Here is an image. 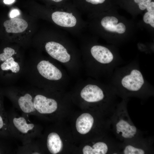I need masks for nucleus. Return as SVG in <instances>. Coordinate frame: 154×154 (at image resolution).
Returning <instances> with one entry per match:
<instances>
[{
    "mask_svg": "<svg viewBox=\"0 0 154 154\" xmlns=\"http://www.w3.org/2000/svg\"><path fill=\"white\" fill-rule=\"evenodd\" d=\"M9 133L7 116L0 114V137H5Z\"/></svg>",
    "mask_w": 154,
    "mask_h": 154,
    "instance_id": "16",
    "label": "nucleus"
},
{
    "mask_svg": "<svg viewBox=\"0 0 154 154\" xmlns=\"http://www.w3.org/2000/svg\"><path fill=\"white\" fill-rule=\"evenodd\" d=\"M143 20L145 23L149 24L152 27H154V14L147 12L143 16Z\"/></svg>",
    "mask_w": 154,
    "mask_h": 154,
    "instance_id": "19",
    "label": "nucleus"
},
{
    "mask_svg": "<svg viewBox=\"0 0 154 154\" xmlns=\"http://www.w3.org/2000/svg\"><path fill=\"white\" fill-rule=\"evenodd\" d=\"M148 12L153 14H154V2H151L148 5L147 8Z\"/></svg>",
    "mask_w": 154,
    "mask_h": 154,
    "instance_id": "24",
    "label": "nucleus"
},
{
    "mask_svg": "<svg viewBox=\"0 0 154 154\" xmlns=\"http://www.w3.org/2000/svg\"><path fill=\"white\" fill-rule=\"evenodd\" d=\"M2 92L0 91V114L5 115L7 114L5 111L3 105Z\"/></svg>",
    "mask_w": 154,
    "mask_h": 154,
    "instance_id": "23",
    "label": "nucleus"
},
{
    "mask_svg": "<svg viewBox=\"0 0 154 154\" xmlns=\"http://www.w3.org/2000/svg\"><path fill=\"white\" fill-rule=\"evenodd\" d=\"M105 0H86L87 2L94 5L102 3L104 2Z\"/></svg>",
    "mask_w": 154,
    "mask_h": 154,
    "instance_id": "26",
    "label": "nucleus"
},
{
    "mask_svg": "<svg viewBox=\"0 0 154 154\" xmlns=\"http://www.w3.org/2000/svg\"><path fill=\"white\" fill-rule=\"evenodd\" d=\"M15 0H4V3L6 4H10L14 2Z\"/></svg>",
    "mask_w": 154,
    "mask_h": 154,
    "instance_id": "27",
    "label": "nucleus"
},
{
    "mask_svg": "<svg viewBox=\"0 0 154 154\" xmlns=\"http://www.w3.org/2000/svg\"><path fill=\"white\" fill-rule=\"evenodd\" d=\"M82 98L89 102H95L102 100L104 95L102 90L97 85L88 84L82 89L80 93Z\"/></svg>",
    "mask_w": 154,
    "mask_h": 154,
    "instance_id": "5",
    "label": "nucleus"
},
{
    "mask_svg": "<svg viewBox=\"0 0 154 154\" xmlns=\"http://www.w3.org/2000/svg\"><path fill=\"white\" fill-rule=\"evenodd\" d=\"M94 122V118L90 114H82L76 120V126L77 131L82 134H86L91 129Z\"/></svg>",
    "mask_w": 154,
    "mask_h": 154,
    "instance_id": "11",
    "label": "nucleus"
},
{
    "mask_svg": "<svg viewBox=\"0 0 154 154\" xmlns=\"http://www.w3.org/2000/svg\"><path fill=\"white\" fill-rule=\"evenodd\" d=\"M118 22V19L114 17H106L101 20L102 27L107 31L115 32V27Z\"/></svg>",
    "mask_w": 154,
    "mask_h": 154,
    "instance_id": "15",
    "label": "nucleus"
},
{
    "mask_svg": "<svg viewBox=\"0 0 154 154\" xmlns=\"http://www.w3.org/2000/svg\"><path fill=\"white\" fill-rule=\"evenodd\" d=\"M63 143L59 135L56 133L52 132L48 135L47 146L49 152L53 154L60 152L63 147Z\"/></svg>",
    "mask_w": 154,
    "mask_h": 154,
    "instance_id": "12",
    "label": "nucleus"
},
{
    "mask_svg": "<svg viewBox=\"0 0 154 154\" xmlns=\"http://www.w3.org/2000/svg\"><path fill=\"white\" fill-rule=\"evenodd\" d=\"M15 53V51L13 49L9 47L5 48L3 52L0 54V62L10 58Z\"/></svg>",
    "mask_w": 154,
    "mask_h": 154,
    "instance_id": "17",
    "label": "nucleus"
},
{
    "mask_svg": "<svg viewBox=\"0 0 154 154\" xmlns=\"http://www.w3.org/2000/svg\"><path fill=\"white\" fill-rule=\"evenodd\" d=\"M33 104L37 112L42 114L52 113L56 110L58 107L55 100L40 94L34 96Z\"/></svg>",
    "mask_w": 154,
    "mask_h": 154,
    "instance_id": "2",
    "label": "nucleus"
},
{
    "mask_svg": "<svg viewBox=\"0 0 154 154\" xmlns=\"http://www.w3.org/2000/svg\"><path fill=\"white\" fill-rule=\"evenodd\" d=\"M56 2H58L61 1L62 0H51Z\"/></svg>",
    "mask_w": 154,
    "mask_h": 154,
    "instance_id": "28",
    "label": "nucleus"
},
{
    "mask_svg": "<svg viewBox=\"0 0 154 154\" xmlns=\"http://www.w3.org/2000/svg\"><path fill=\"white\" fill-rule=\"evenodd\" d=\"M91 52L93 57L102 64L110 63L114 59V56L112 52L108 48L102 46H93L91 49Z\"/></svg>",
    "mask_w": 154,
    "mask_h": 154,
    "instance_id": "7",
    "label": "nucleus"
},
{
    "mask_svg": "<svg viewBox=\"0 0 154 154\" xmlns=\"http://www.w3.org/2000/svg\"><path fill=\"white\" fill-rule=\"evenodd\" d=\"M125 154H144V151L142 149L136 148L131 145L127 146L123 151Z\"/></svg>",
    "mask_w": 154,
    "mask_h": 154,
    "instance_id": "18",
    "label": "nucleus"
},
{
    "mask_svg": "<svg viewBox=\"0 0 154 154\" xmlns=\"http://www.w3.org/2000/svg\"><path fill=\"white\" fill-rule=\"evenodd\" d=\"M52 18L56 24L63 27H73L76 23V19L72 13L56 11L52 14Z\"/></svg>",
    "mask_w": 154,
    "mask_h": 154,
    "instance_id": "8",
    "label": "nucleus"
},
{
    "mask_svg": "<svg viewBox=\"0 0 154 154\" xmlns=\"http://www.w3.org/2000/svg\"><path fill=\"white\" fill-rule=\"evenodd\" d=\"M6 31L8 33H18L23 32L28 26L25 20L20 18H13L7 20L3 23Z\"/></svg>",
    "mask_w": 154,
    "mask_h": 154,
    "instance_id": "10",
    "label": "nucleus"
},
{
    "mask_svg": "<svg viewBox=\"0 0 154 154\" xmlns=\"http://www.w3.org/2000/svg\"><path fill=\"white\" fill-rule=\"evenodd\" d=\"M9 124H13L15 129L19 134L23 135H28L33 131L35 125L33 123H28L23 117H15L12 119L7 116Z\"/></svg>",
    "mask_w": 154,
    "mask_h": 154,
    "instance_id": "6",
    "label": "nucleus"
},
{
    "mask_svg": "<svg viewBox=\"0 0 154 154\" xmlns=\"http://www.w3.org/2000/svg\"><path fill=\"white\" fill-rule=\"evenodd\" d=\"M20 69L19 63L15 60L12 56L0 62V71L2 72L11 71L13 73L18 72Z\"/></svg>",
    "mask_w": 154,
    "mask_h": 154,
    "instance_id": "13",
    "label": "nucleus"
},
{
    "mask_svg": "<svg viewBox=\"0 0 154 154\" xmlns=\"http://www.w3.org/2000/svg\"><path fill=\"white\" fill-rule=\"evenodd\" d=\"M20 14L19 11L17 9H13L12 10L10 14V16L11 18H14Z\"/></svg>",
    "mask_w": 154,
    "mask_h": 154,
    "instance_id": "25",
    "label": "nucleus"
},
{
    "mask_svg": "<svg viewBox=\"0 0 154 154\" xmlns=\"http://www.w3.org/2000/svg\"><path fill=\"white\" fill-rule=\"evenodd\" d=\"M151 0H134V2L137 3L139 9L143 10L145 9Z\"/></svg>",
    "mask_w": 154,
    "mask_h": 154,
    "instance_id": "20",
    "label": "nucleus"
},
{
    "mask_svg": "<svg viewBox=\"0 0 154 154\" xmlns=\"http://www.w3.org/2000/svg\"><path fill=\"white\" fill-rule=\"evenodd\" d=\"M37 68L40 74L47 79L57 80L62 78V75L60 70L48 61H40Z\"/></svg>",
    "mask_w": 154,
    "mask_h": 154,
    "instance_id": "3",
    "label": "nucleus"
},
{
    "mask_svg": "<svg viewBox=\"0 0 154 154\" xmlns=\"http://www.w3.org/2000/svg\"><path fill=\"white\" fill-rule=\"evenodd\" d=\"M45 48L50 56L61 62H67L70 59V55L66 49L58 43L53 41L48 42L45 45Z\"/></svg>",
    "mask_w": 154,
    "mask_h": 154,
    "instance_id": "4",
    "label": "nucleus"
},
{
    "mask_svg": "<svg viewBox=\"0 0 154 154\" xmlns=\"http://www.w3.org/2000/svg\"><path fill=\"white\" fill-rule=\"evenodd\" d=\"M144 83L143 77L141 72L136 69H133L121 79V84L126 89L132 91L139 90Z\"/></svg>",
    "mask_w": 154,
    "mask_h": 154,
    "instance_id": "1",
    "label": "nucleus"
},
{
    "mask_svg": "<svg viewBox=\"0 0 154 154\" xmlns=\"http://www.w3.org/2000/svg\"><path fill=\"white\" fill-rule=\"evenodd\" d=\"M8 152V147L4 141L0 139V154H4Z\"/></svg>",
    "mask_w": 154,
    "mask_h": 154,
    "instance_id": "22",
    "label": "nucleus"
},
{
    "mask_svg": "<svg viewBox=\"0 0 154 154\" xmlns=\"http://www.w3.org/2000/svg\"><path fill=\"white\" fill-rule=\"evenodd\" d=\"M34 96L29 92L19 96L17 104L19 109L24 113L27 114H36L37 112L33 104Z\"/></svg>",
    "mask_w": 154,
    "mask_h": 154,
    "instance_id": "9",
    "label": "nucleus"
},
{
    "mask_svg": "<svg viewBox=\"0 0 154 154\" xmlns=\"http://www.w3.org/2000/svg\"><path fill=\"white\" fill-rule=\"evenodd\" d=\"M126 30L125 25L122 23H120L117 24L115 27V32L119 34L124 33Z\"/></svg>",
    "mask_w": 154,
    "mask_h": 154,
    "instance_id": "21",
    "label": "nucleus"
},
{
    "mask_svg": "<svg viewBox=\"0 0 154 154\" xmlns=\"http://www.w3.org/2000/svg\"><path fill=\"white\" fill-rule=\"evenodd\" d=\"M108 150L106 144L103 142H98L92 147L89 145L85 146L82 149L84 154H105Z\"/></svg>",
    "mask_w": 154,
    "mask_h": 154,
    "instance_id": "14",
    "label": "nucleus"
}]
</instances>
